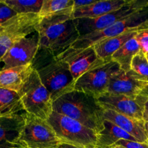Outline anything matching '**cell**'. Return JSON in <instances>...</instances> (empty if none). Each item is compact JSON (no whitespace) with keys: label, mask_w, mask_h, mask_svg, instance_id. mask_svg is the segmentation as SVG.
I'll return each instance as SVG.
<instances>
[{"label":"cell","mask_w":148,"mask_h":148,"mask_svg":"<svg viewBox=\"0 0 148 148\" xmlns=\"http://www.w3.org/2000/svg\"><path fill=\"white\" fill-rule=\"evenodd\" d=\"M0 28H1V26H0Z\"/></svg>","instance_id":"38"},{"label":"cell","mask_w":148,"mask_h":148,"mask_svg":"<svg viewBox=\"0 0 148 148\" xmlns=\"http://www.w3.org/2000/svg\"><path fill=\"white\" fill-rule=\"evenodd\" d=\"M147 85V82L135 79L129 72L120 70L111 78L107 92L134 98L142 95Z\"/></svg>","instance_id":"14"},{"label":"cell","mask_w":148,"mask_h":148,"mask_svg":"<svg viewBox=\"0 0 148 148\" xmlns=\"http://www.w3.org/2000/svg\"><path fill=\"white\" fill-rule=\"evenodd\" d=\"M44 0H4L17 14H39Z\"/></svg>","instance_id":"25"},{"label":"cell","mask_w":148,"mask_h":148,"mask_svg":"<svg viewBox=\"0 0 148 148\" xmlns=\"http://www.w3.org/2000/svg\"><path fill=\"white\" fill-rule=\"evenodd\" d=\"M0 148H24L19 144H10V143H4L0 144Z\"/></svg>","instance_id":"30"},{"label":"cell","mask_w":148,"mask_h":148,"mask_svg":"<svg viewBox=\"0 0 148 148\" xmlns=\"http://www.w3.org/2000/svg\"><path fill=\"white\" fill-rule=\"evenodd\" d=\"M24 124L25 111L0 118V144H19Z\"/></svg>","instance_id":"18"},{"label":"cell","mask_w":148,"mask_h":148,"mask_svg":"<svg viewBox=\"0 0 148 148\" xmlns=\"http://www.w3.org/2000/svg\"><path fill=\"white\" fill-rule=\"evenodd\" d=\"M55 58L68 64L75 82L87 72L106 63L97 56L93 46L85 49L70 47Z\"/></svg>","instance_id":"11"},{"label":"cell","mask_w":148,"mask_h":148,"mask_svg":"<svg viewBox=\"0 0 148 148\" xmlns=\"http://www.w3.org/2000/svg\"><path fill=\"white\" fill-rule=\"evenodd\" d=\"M17 15V13L9 7L4 1H0V26Z\"/></svg>","instance_id":"27"},{"label":"cell","mask_w":148,"mask_h":148,"mask_svg":"<svg viewBox=\"0 0 148 148\" xmlns=\"http://www.w3.org/2000/svg\"><path fill=\"white\" fill-rule=\"evenodd\" d=\"M74 0H44L38 15L40 18L61 13H73Z\"/></svg>","instance_id":"23"},{"label":"cell","mask_w":148,"mask_h":148,"mask_svg":"<svg viewBox=\"0 0 148 148\" xmlns=\"http://www.w3.org/2000/svg\"><path fill=\"white\" fill-rule=\"evenodd\" d=\"M145 132H146L147 137L148 138V121H145Z\"/></svg>","instance_id":"33"},{"label":"cell","mask_w":148,"mask_h":148,"mask_svg":"<svg viewBox=\"0 0 148 148\" xmlns=\"http://www.w3.org/2000/svg\"><path fill=\"white\" fill-rule=\"evenodd\" d=\"M115 145H121L126 148H148V143H139L126 140H119Z\"/></svg>","instance_id":"28"},{"label":"cell","mask_w":148,"mask_h":148,"mask_svg":"<svg viewBox=\"0 0 148 148\" xmlns=\"http://www.w3.org/2000/svg\"><path fill=\"white\" fill-rule=\"evenodd\" d=\"M104 120L110 121L134 137L139 143H148L145 129V121L138 120L128 116L119 114L112 110L104 109Z\"/></svg>","instance_id":"15"},{"label":"cell","mask_w":148,"mask_h":148,"mask_svg":"<svg viewBox=\"0 0 148 148\" xmlns=\"http://www.w3.org/2000/svg\"><path fill=\"white\" fill-rule=\"evenodd\" d=\"M58 148H79L78 147H75V146L71 145L66 144V143H62L59 146H58Z\"/></svg>","instance_id":"32"},{"label":"cell","mask_w":148,"mask_h":148,"mask_svg":"<svg viewBox=\"0 0 148 148\" xmlns=\"http://www.w3.org/2000/svg\"><path fill=\"white\" fill-rule=\"evenodd\" d=\"M111 148H126V147H123V146L121 145H113Z\"/></svg>","instance_id":"35"},{"label":"cell","mask_w":148,"mask_h":148,"mask_svg":"<svg viewBox=\"0 0 148 148\" xmlns=\"http://www.w3.org/2000/svg\"><path fill=\"white\" fill-rule=\"evenodd\" d=\"M39 49L38 34L16 42L0 60V70L33 64Z\"/></svg>","instance_id":"13"},{"label":"cell","mask_w":148,"mask_h":148,"mask_svg":"<svg viewBox=\"0 0 148 148\" xmlns=\"http://www.w3.org/2000/svg\"><path fill=\"white\" fill-rule=\"evenodd\" d=\"M121 70L116 62L110 61L83 75L75 84V90L97 99L107 92L111 78Z\"/></svg>","instance_id":"9"},{"label":"cell","mask_w":148,"mask_h":148,"mask_svg":"<svg viewBox=\"0 0 148 148\" xmlns=\"http://www.w3.org/2000/svg\"><path fill=\"white\" fill-rule=\"evenodd\" d=\"M135 38L140 46L141 51L145 54H148V25L139 30Z\"/></svg>","instance_id":"26"},{"label":"cell","mask_w":148,"mask_h":148,"mask_svg":"<svg viewBox=\"0 0 148 148\" xmlns=\"http://www.w3.org/2000/svg\"><path fill=\"white\" fill-rule=\"evenodd\" d=\"M53 111L78 121L85 127L100 132L104 127V109L97 99L74 90L57 99L52 105Z\"/></svg>","instance_id":"2"},{"label":"cell","mask_w":148,"mask_h":148,"mask_svg":"<svg viewBox=\"0 0 148 148\" xmlns=\"http://www.w3.org/2000/svg\"><path fill=\"white\" fill-rule=\"evenodd\" d=\"M85 148H97V147H85Z\"/></svg>","instance_id":"37"},{"label":"cell","mask_w":148,"mask_h":148,"mask_svg":"<svg viewBox=\"0 0 148 148\" xmlns=\"http://www.w3.org/2000/svg\"><path fill=\"white\" fill-rule=\"evenodd\" d=\"M130 0H97L87 7L75 9L73 17L76 19H94L117 10L127 4Z\"/></svg>","instance_id":"17"},{"label":"cell","mask_w":148,"mask_h":148,"mask_svg":"<svg viewBox=\"0 0 148 148\" xmlns=\"http://www.w3.org/2000/svg\"><path fill=\"white\" fill-rule=\"evenodd\" d=\"M39 49L54 57L71 47L80 38L73 13H61L41 18L36 28Z\"/></svg>","instance_id":"1"},{"label":"cell","mask_w":148,"mask_h":148,"mask_svg":"<svg viewBox=\"0 0 148 148\" xmlns=\"http://www.w3.org/2000/svg\"><path fill=\"white\" fill-rule=\"evenodd\" d=\"M143 120L145 121H148V100L146 102V103H145V111H144L143 114Z\"/></svg>","instance_id":"31"},{"label":"cell","mask_w":148,"mask_h":148,"mask_svg":"<svg viewBox=\"0 0 148 148\" xmlns=\"http://www.w3.org/2000/svg\"><path fill=\"white\" fill-rule=\"evenodd\" d=\"M18 143L24 148H58L62 141L47 121L25 112Z\"/></svg>","instance_id":"6"},{"label":"cell","mask_w":148,"mask_h":148,"mask_svg":"<svg viewBox=\"0 0 148 148\" xmlns=\"http://www.w3.org/2000/svg\"><path fill=\"white\" fill-rule=\"evenodd\" d=\"M18 95L27 114L46 121L53 111L50 94L42 84L35 68Z\"/></svg>","instance_id":"4"},{"label":"cell","mask_w":148,"mask_h":148,"mask_svg":"<svg viewBox=\"0 0 148 148\" xmlns=\"http://www.w3.org/2000/svg\"><path fill=\"white\" fill-rule=\"evenodd\" d=\"M147 25H148V23L143 27H146ZM141 29L131 30V31L126 32L123 34L119 35V36L97 42L96 44L93 46L96 53L100 59H102L105 62H110L111 61V56H113V53H115L128 40L135 37L137 32Z\"/></svg>","instance_id":"19"},{"label":"cell","mask_w":148,"mask_h":148,"mask_svg":"<svg viewBox=\"0 0 148 148\" xmlns=\"http://www.w3.org/2000/svg\"><path fill=\"white\" fill-rule=\"evenodd\" d=\"M33 64L0 70V88L18 93L33 71Z\"/></svg>","instance_id":"16"},{"label":"cell","mask_w":148,"mask_h":148,"mask_svg":"<svg viewBox=\"0 0 148 148\" xmlns=\"http://www.w3.org/2000/svg\"><path fill=\"white\" fill-rule=\"evenodd\" d=\"M46 121L62 143L79 148L97 145V133L67 116L53 111Z\"/></svg>","instance_id":"3"},{"label":"cell","mask_w":148,"mask_h":148,"mask_svg":"<svg viewBox=\"0 0 148 148\" xmlns=\"http://www.w3.org/2000/svg\"><path fill=\"white\" fill-rule=\"evenodd\" d=\"M142 95H146L147 97H148V85L146 87V88L144 90L143 92H142Z\"/></svg>","instance_id":"34"},{"label":"cell","mask_w":148,"mask_h":148,"mask_svg":"<svg viewBox=\"0 0 148 148\" xmlns=\"http://www.w3.org/2000/svg\"><path fill=\"white\" fill-rule=\"evenodd\" d=\"M40 20L37 14H17L1 26L0 60L16 42L36 33V26Z\"/></svg>","instance_id":"8"},{"label":"cell","mask_w":148,"mask_h":148,"mask_svg":"<svg viewBox=\"0 0 148 148\" xmlns=\"http://www.w3.org/2000/svg\"><path fill=\"white\" fill-rule=\"evenodd\" d=\"M121 140L137 142L134 137L123 131L115 124L107 120H104L103 130L100 132L97 133L96 147L111 148L117 143V142Z\"/></svg>","instance_id":"20"},{"label":"cell","mask_w":148,"mask_h":148,"mask_svg":"<svg viewBox=\"0 0 148 148\" xmlns=\"http://www.w3.org/2000/svg\"><path fill=\"white\" fill-rule=\"evenodd\" d=\"M148 23V7L120 20L109 27L81 36L71 48L85 49L91 47L99 41L119 36L131 30H139Z\"/></svg>","instance_id":"7"},{"label":"cell","mask_w":148,"mask_h":148,"mask_svg":"<svg viewBox=\"0 0 148 148\" xmlns=\"http://www.w3.org/2000/svg\"><path fill=\"white\" fill-rule=\"evenodd\" d=\"M148 7V1L130 0L121 8L94 19L75 20L77 30L81 36L103 30L111 25L123 20L140 10Z\"/></svg>","instance_id":"10"},{"label":"cell","mask_w":148,"mask_h":148,"mask_svg":"<svg viewBox=\"0 0 148 148\" xmlns=\"http://www.w3.org/2000/svg\"><path fill=\"white\" fill-rule=\"evenodd\" d=\"M140 46L135 37L128 40L111 56V60L120 66L121 70L128 72L131 69V63L133 56L140 51Z\"/></svg>","instance_id":"21"},{"label":"cell","mask_w":148,"mask_h":148,"mask_svg":"<svg viewBox=\"0 0 148 148\" xmlns=\"http://www.w3.org/2000/svg\"><path fill=\"white\" fill-rule=\"evenodd\" d=\"M24 111L18 93L0 88V118Z\"/></svg>","instance_id":"22"},{"label":"cell","mask_w":148,"mask_h":148,"mask_svg":"<svg viewBox=\"0 0 148 148\" xmlns=\"http://www.w3.org/2000/svg\"><path fill=\"white\" fill-rule=\"evenodd\" d=\"M146 55V57H147V60H148V54H145Z\"/></svg>","instance_id":"36"},{"label":"cell","mask_w":148,"mask_h":148,"mask_svg":"<svg viewBox=\"0 0 148 148\" xmlns=\"http://www.w3.org/2000/svg\"><path fill=\"white\" fill-rule=\"evenodd\" d=\"M97 1V0H75L74 1V10L91 5Z\"/></svg>","instance_id":"29"},{"label":"cell","mask_w":148,"mask_h":148,"mask_svg":"<svg viewBox=\"0 0 148 148\" xmlns=\"http://www.w3.org/2000/svg\"><path fill=\"white\" fill-rule=\"evenodd\" d=\"M129 72L135 79L148 83V60L141 50L132 59Z\"/></svg>","instance_id":"24"},{"label":"cell","mask_w":148,"mask_h":148,"mask_svg":"<svg viewBox=\"0 0 148 148\" xmlns=\"http://www.w3.org/2000/svg\"><path fill=\"white\" fill-rule=\"evenodd\" d=\"M147 100L148 97L142 94L132 98L106 92L99 97L97 101L103 109L112 110L136 119L143 120L145 103Z\"/></svg>","instance_id":"12"},{"label":"cell","mask_w":148,"mask_h":148,"mask_svg":"<svg viewBox=\"0 0 148 148\" xmlns=\"http://www.w3.org/2000/svg\"><path fill=\"white\" fill-rule=\"evenodd\" d=\"M36 69L53 102L75 90V81L63 61L54 57L49 64Z\"/></svg>","instance_id":"5"}]
</instances>
